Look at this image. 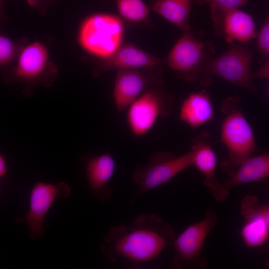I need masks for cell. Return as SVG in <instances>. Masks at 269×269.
<instances>
[{
    "label": "cell",
    "instance_id": "1",
    "mask_svg": "<svg viewBox=\"0 0 269 269\" xmlns=\"http://www.w3.org/2000/svg\"><path fill=\"white\" fill-rule=\"evenodd\" d=\"M175 237L171 226L158 216L140 214L130 227H111L101 250L111 263L122 259L138 266L155 260Z\"/></svg>",
    "mask_w": 269,
    "mask_h": 269
},
{
    "label": "cell",
    "instance_id": "2",
    "mask_svg": "<svg viewBox=\"0 0 269 269\" xmlns=\"http://www.w3.org/2000/svg\"><path fill=\"white\" fill-rule=\"evenodd\" d=\"M224 119L221 125L220 140L225 145L227 157L220 164L229 176L243 162L258 152L253 129L244 115L238 97L226 98L221 106Z\"/></svg>",
    "mask_w": 269,
    "mask_h": 269
},
{
    "label": "cell",
    "instance_id": "3",
    "mask_svg": "<svg viewBox=\"0 0 269 269\" xmlns=\"http://www.w3.org/2000/svg\"><path fill=\"white\" fill-rule=\"evenodd\" d=\"M124 31V23L118 16L95 13L83 19L79 28L77 39L84 51L103 59L122 45Z\"/></svg>",
    "mask_w": 269,
    "mask_h": 269
},
{
    "label": "cell",
    "instance_id": "4",
    "mask_svg": "<svg viewBox=\"0 0 269 269\" xmlns=\"http://www.w3.org/2000/svg\"><path fill=\"white\" fill-rule=\"evenodd\" d=\"M230 44L225 52L208 61L199 82L209 85L215 76L256 93L258 90L253 82L251 69L253 52L247 45L236 42Z\"/></svg>",
    "mask_w": 269,
    "mask_h": 269
},
{
    "label": "cell",
    "instance_id": "5",
    "mask_svg": "<svg viewBox=\"0 0 269 269\" xmlns=\"http://www.w3.org/2000/svg\"><path fill=\"white\" fill-rule=\"evenodd\" d=\"M218 224L216 212L209 209L202 220L187 226L175 237L172 243L174 255L170 268L205 269L208 265V259L203 255L202 248L208 235Z\"/></svg>",
    "mask_w": 269,
    "mask_h": 269
},
{
    "label": "cell",
    "instance_id": "6",
    "mask_svg": "<svg viewBox=\"0 0 269 269\" xmlns=\"http://www.w3.org/2000/svg\"><path fill=\"white\" fill-rule=\"evenodd\" d=\"M173 105V98L163 83L145 90L127 109V123L131 133L137 137L145 135L159 118L170 114Z\"/></svg>",
    "mask_w": 269,
    "mask_h": 269
},
{
    "label": "cell",
    "instance_id": "7",
    "mask_svg": "<svg viewBox=\"0 0 269 269\" xmlns=\"http://www.w3.org/2000/svg\"><path fill=\"white\" fill-rule=\"evenodd\" d=\"M214 51L211 41H202L190 31L184 32L176 41L165 62L170 68L177 72V78L199 82L206 64Z\"/></svg>",
    "mask_w": 269,
    "mask_h": 269
},
{
    "label": "cell",
    "instance_id": "8",
    "mask_svg": "<svg viewBox=\"0 0 269 269\" xmlns=\"http://www.w3.org/2000/svg\"><path fill=\"white\" fill-rule=\"evenodd\" d=\"M192 165L190 150L179 156L167 151L152 153L145 165L138 166L134 170L133 177L136 190L132 200L167 182Z\"/></svg>",
    "mask_w": 269,
    "mask_h": 269
},
{
    "label": "cell",
    "instance_id": "9",
    "mask_svg": "<svg viewBox=\"0 0 269 269\" xmlns=\"http://www.w3.org/2000/svg\"><path fill=\"white\" fill-rule=\"evenodd\" d=\"M57 73L49 63V53L46 46L36 41L24 47L18 53L17 62L11 73V79L23 84L25 94L38 85L50 86Z\"/></svg>",
    "mask_w": 269,
    "mask_h": 269
},
{
    "label": "cell",
    "instance_id": "10",
    "mask_svg": "<svg viewBox=\"0 0 269 269\" xmlns=\"http://www.w3.org/2000/svg\"><path fill=\"white\" fill-rule=\"evenodd\" d=\"M161 66L142 69L118 70L113 90L116 107L121 113L142 92L163 83Z\"/></svg>",
    "mask_w": 269,
    "mask_h": 269
},
{
    "label": "cell",
    "instance_id": "11",
    "mask_svg": "<svg viewBox=\"0 0 269 269\" xmlns=\"http://www.w3.org/2000/svg\"><path fill=\"white\" fill-rule=\"evenodd\" d=\"M71 193V187L62 181L56 183L39 181L34 184L30 191L29 209L22 219L30 230L31 239L44 235L45 217L54 200L58 197L67 198Z\"/></svg>",
    "mask_w": 269,
    "mask_h": 269
},
{
    "label": "cell",
    "instance_id": "12",
    "mask_svg": "<svg viewBox=\"0 0 269 269\" xmlns=\"http://www.w3.org/2000/svg\"><path fill=\"white\" fill-rule=\"evenodd\" d=\"M244 219L240 235L245 245L256 248L265 245L269 237V205L262 203L255 195L245 196L240 204Z\"/></svg>",
    "mask_w": 269,
    "mask_h": 269
},
{
    "label": "cell",
    "instance_id": "13",
    "mask_svg": "<svg viewBox=\"0 0 269 269\" xmlns=\"http://www.w3.org/2000/svg\"><path fill=\"white\" fill-rule=\"evenodd\" d=\"M210 7L215 32L222 35L228 43L247 45L256 37V23L249 13L239 8Z\"/></svg>",
    "mask_w": 269,
    "mask_h": 269
},
{
    "label": "cell",
    "instance_id": "14",
    "mask_svg": "<svg viewBox=\"0 0 269 269\" xmlns=\"http://www.w3.org/2000/svg\"><path fill=\"white\" fill-rule=\"evenodd\" d=\"M82 161L91 194L101 202L108 201L112 195L109 182L116 168L113 156L109 152L91 154L83 156Z\"/></svg>",
    "mask_w": 269,
    "mask_h": 269
},
{
    "label": "cell",
    "instance_id": "15",
    "mask_svg": "<svg viewBox=\"0 0 269 269\" xmlns=\"http://www.w3.org/2000/svg\"><path fill=\"white\" fill-rule=\"evenodd\" d=\"M269 177V154L266 152L249 157L237 167L229 178L219 181L210 191L215 200L222 201L233 188L253 182L265 181Z\"/></svg>",
    "mask_w": 269,
    "mask_h": 269
},
{
    "label": "cell",
    "instance_id": "16",
    "mask_svg": "<svg viewBox=\"0 0 269 269\" xmlns=\"http://www.w3.org/2000/svg\"><path fill=\"white\" fill-rule=\"evenodd\" d=\"M164 61L132 44L121 45L109 57L102 59L93 75L119 69H143L161 66Z\"/></svg>",
    "mask_w": 269,
    "mask_h": 269
},
{
    "label": "cell",
    "instance_id": "17",
    "mask_svg": "<svg viewBox=\"0 0 269 269\" xmlns=\"http://www.w3.org/2000/svg\"><path fill=\"white\" fill-rule=\"evenodd\" d=\"M214 109L209 92L203 90L190 93L182 102L179 119L195 129L213 119Z\"/></svg>",
    "mask_w": 269,
    "mask_h": 269
},
{
    "label": "cell",
    "instance_id": "18",
    "mask_svg": "<svg viewBox=\"0 0 269 269\" xmlns=\"http://www.w3.org/2000/svg\"><path fill=\"white\" fill-rule=\"evenodd\" d=\"M209 138L208 133H202L193 139L190 151L193 165L204 175V184L211 190L219 181L215 175L217 157L212 148Z\"/></svg>",
    "mask_w": 269,
    "mask_h": 269
},
{
    "label": "cell",
    "instance_id": "19",
    "mask_svg": "<svg viewBox=\"0 0 269 269\" xmlns=\"http://www.w3.org/2000/svg\"><path fill=\"white\" fill-rule=\"evenodd\" d=\"M192 0H152L151 8L183 32L191 31L189 24Z\"/></svg>",
    "mask_w": 269,
    "mask_h": 269
},
{
    "label": "cell",
    "instance_id": "20",
    "mask_svg": "<svg viewBox=\"0 0 269 269\" xmlns=\"http://www.w3.org/2000/svg\"><path fill=\"white\" fill-rule=\"evenodd\" d=\"M114 0L121 16L128 20L141 21L149 16V9L142 0Z\"/></svg>",
    "mask_w": 269,
    "mask_h": 269
},
{
    "label": "cell",
    "instance_id": "21",
    "mask_svg": "<svg viewBox=\"0 0 269 269\" xmlns=\"http://www.w3.org/2000/svg\"><path fill=\"white\" fill-rule=\"evenodd\" d=\"M18 53L17 47L9 37L0 34V67L10 64Z\"/></svg>",
    "mask_w": 269,
    "mask_h": 269
},
{
    "label": "cell",
    "instance_id": "22",
    "mask_svg": "<svg viewBox=\"0 0 269 269\" xmlns=\"http://www.w3.org/2000/svg\"><path fill=\"white\" fill-rule=\"evenodd\" d=\"M257 47L262 56L261 63L269 60V19L268 17L258 33H257Z\"/></svg>",
    "mask_w": 269,
    "mask_h": 269
},
{
    "label": "cell",
    "instance_id": "23",
    "mask_svg": "<svg viewBox=\"0 0 269 269\" xmlns=\"http://www.w3.org/2000/svg\"><path fill=\"white\" fill-rule=\"evenodd\" d=\"M251 0H194L198 5L208 4L214 6L225 8H239L248 3Z\"/></svg>",
    "mask_w": 269,
    "mask_h": 269
},
{
    "label": "cell",
    "instance_id": "24",
    "mask_svg": "<svg viewBox=\"0 0 269 269\" xmlns=\"http://www.w3.org/2000/svg\"><path fill=\"white\" fill-rule=\"evenodd\" d=\"M269 77V60L263 63V65L257 70L252 72V78H266Z\"/></svg>",
    "mask_w": 269,
    "mask_h": 269
},
{
    "label": "cell",
    "instance_id": "25",
    "mask_svg": "<svg viewBox=\"0 0 269 269\" xmlns=\"http://www.w3.org/2000/svg\"><path fill=\"white\" fill-rule=\"evenodd\" d=\"M6 173V162L4 157L0 153V178L5 176Z\"/></svg>",
    "mask_w": 269,
    "mask_h": 269
},
{
    "label": "cell",
    "instance_id": "26",
    "mask_svg": "<svg viewBox=\"0 0 269 269\" xmlns=\"http://www.w3.org/2000/svg\"><path fill=\"white\" fill-rule=\"evenodd\" d=\"M4 0H0V27L5 20L4 14Z\"/></svg>",
    "mask_w": 269,
    "mask_h": 269
},
{
    "label": "cell",
    "instance_id": "27",
    "mask_svg": "<svg viewBox=\"0 0 269 269\" xmlns=\"http://www.w3.org/2000/svg\"><path fill=\"white\" fill-rule=\"evenodd\" d=\"M27 0L30 5L37 6L48 0Z\"/></svg>",
    "mask_w": 269,
    "mask_h": 269
}]
</instances>
